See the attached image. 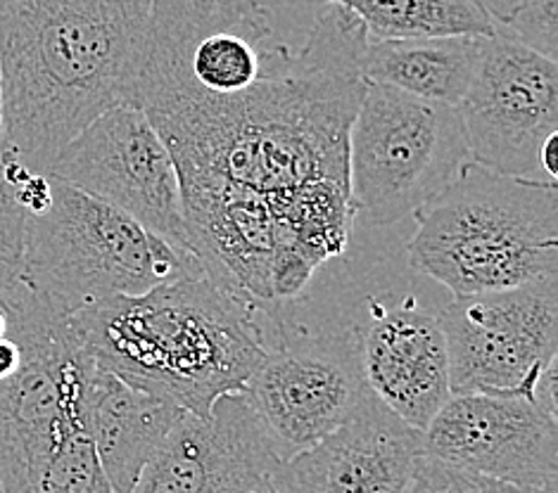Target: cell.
Instances as JSON below:
<instances>
[{"instance_id": "5bb4252c", "label": "cell", "mask_w": 558, "mask_h": 493, "mask_svg": "<svg viewBox=\"0 0 558 493\" xmlns=\"http://www.w3.org/2000/svg\"><path fill=\"white\" fill-rule=\"evenodd\" d=\"M423 456V432L368 392L354 416L281 463L286 493H407Z\"/></svg>"}, {"instance_id": "7a4b0ae2", "label": "cell", "mask_w": 558, "mask_h": 493, "mask_svg": "<svg viewBox=\"0 0 558 493\" xmlns=\"http://www.w3.org/2000/svg\"><path fill=\"white\" fill-rule=\"evenodd\" d=\"M155 0H0L8 155L48 173L93 119L136 104Z\"/></svg>"}, {"instance_id": "30bf717a", "label": "cell", "mask_w": 558, "mask_h": 493, "mask_svg": "<svg viewBox=\"0 0 558 493\" xmlns=\"http://www.w3.org/2000/svg\"><path fill=\"white\" fill-rule=\"evenodd\" d=\"M471 162L504 176L544 181L542 145L558 136L556 62L521 46L499 26L459 102Z\"/></svg>"}, {"instance_id": "603a6c76", "label": "cell", "mask_w": 558, "mask_h": 493, "mask_svg": "<svg viewBox=\"0 0 558 493\" xmlns=\"http://www.w3.org/2000/svg\"><path fill=\"white\" fill-rule=\"evenodd\" d=\"M8 157V145H5V131H3V82H0V164Z\"/></svg>"}, {"instance_id": "52a82bcc", "label": "cell", "mask_w": 558, "mask_h": 493, "mask_svg": "<svg viewBox=\"0 0 558 493\" xmlns=\"http://www.w3.org/2000/svg\"><path fill=\"white\" fill-rule=\"evenodd\" d=\"M437 321L451 394H518L556 410L558 275L451 297Z\"/></svg>"}, {"instance_id": "4fadbf2b", "label": "cell", "mask_w": 558, "mask_h": 493, "mask_svg": "<svg viewBox=\"0 0 558 493\" xmlns=\"http://www.w3.org/2000/svg\"><path fill=\"white\" fill-rule=\"evenodd\" d=\"M350 328L368 390L423 432L451 396L447 346L437 313L416 297H368Z\"/></svg>"}, {"instance_id": "484cf974", "label": "cell", "mask_w": 558, "mask_h": 493, "mask_svg": "<svg viewBox=\"0 0 558 493\" xmlns=\"http://www.w3.org/2000/svg\"><path fill=\"white\" fill-rule=\"evenodd\" d=\"M0 493H3V489H0Z\"/></svg>"}, {"instance_id": "9c48e42d", "label": "cell", "mask_w": 558, "mask_h": 493, "mask_svg": "<svg viewBox=\"0 0 558 493\" xmlns=\"http://www.w3.org/2000/svg\"><path fill=\"white\" fill-rule=\"evenodd\" d=\"M48 176L74 185L195 255L183 219L177 162L136 104L105 110L64 145Z\"/></svg>"}, {"instance_id": "277c9868", "label": "cell", "mask_w": 558, "mask_h": 493, "mask_svg": "<svg viewBox=\"0 0 558 493\" xmlns=\"http://www.w3.org/2000/svg\"><path fill=\"white\" fill-rule=\"evenodd\" d=\"M411 269L451 297L481 295L558 275V188L466 162L414 211Z\"/></svg>"}, {"instance_id": "d4e9b609", "label": "cell", "mask_w": 558, "mask_h": 493, "mask_svg": "<svg viewBox=\"0 0 558 493\" xmlns=\"http://www.w3.org/2000/svg\"><path fill=\"white\" fill-rule=\"evenodd\" d=\"M5 332H8V313H5L3 306H0V337H3Z\"/></svg>"}, {"instance_id": "44dd1931", "label": "cell", "mask_w": 558, "mask_h": 493, "mask_svg": "<svg viewBox=\"0 0 558 493\" xmlns=\"http://www.w3.org/2000/svg\"><path fill=\"white\" fill-rule=\"evenodd\" d=\"M22 366V346L20 342L5 332L0 337V380H8L15 375Z\"/></svg>"}, {"instance_id": "8992f818", "label": "cell", "mask_w": 558, "mask_h": 493, "mask_svg": "<svg viewBox=\"0 0 558 493\" xmlns=\"http://www.w3.org/2000/svg\"><path fill=\"white\" fill-rule=\"evenodd\" d=\"M466 162L459 108L366 84L348 138L354 225L388 229L414 217Z\"/></svg>"}, {"instance_id": "e0dca14e", "label": "cell", "mask_w": 558, "mask_h": 493, "mask_svg": "<svg viewBox=\"0 0 558 493\" xmlns=\"http://www.w3.org/2000/svg\"><path fill=\"white\" fill-rule=\"evenodd\" d=\"M350 8L374 41L495 36L497 22L477 0H318Z\"/></svg>"}, {"instance_id": "9a60e30c", "label": "cell", "mask_w": 558, "mask_h": 493, "mask_svg": "<svg viewBox=\"0 0 558 493\" xmlns=\"http://www.w3.org/2000/svg\"><path fill=\"white\" fill-rule=\"evenodd\" d=\"M181 412L179 406L93 363L86 384V420L100 468L114 493H131Z\"/></svg>"}, {"instance_id": "7402d4cb", "label": "cell", "mask_w": 558, "mask_h": 493, "mask_svg": "<svg viewBox=\"0 0 558 493\" xmlns=\"http://www.w3.org/2000/svg\"><path fill=\"white\" fill-rule=\"evenodd\" d=\"M485 8L487 15L495 20L497 24L509 22L518 10H521L527 0H477Z\"/></svg>"}, {"instance_id": "ffe728a7", "label": "cell", "mask_w": 558, "mask_h": 493, "mask_svg": "<svg viewBox=\"0 0 558 493\" xmlns=\"http://www.w3.org/2000/svg\"><path fill=\"white\" fill-rule=\"evenodd\" d=\"M26 214L0 173V301L22 280Z\"/></svg>"}, {"instance_id": "6da1fadb", "label": "cell", "mask_w": 558, "mask_h": 493, "mask_svg": "<svg viewBox=\"0 0 558 493\" xmlns=\"http://www.w3.org/2000/svg\"><path fill=\"white\" fill-rule=\"evenodd\" d=\"M368 41L350 8L322 3L304 46L267 50L262 76L243 93L141 90L136 104L177 162L183 219L221 205H259L276 219L281 249L290 209L310 185H350L348 138L366 90Z\"/></svg>"}, {"instance_id": "d6986e66", "label": "cell", "mask_w": 558, "mask_h": 493, "mask_svg": "<svg viewBox=\"0 0 558 493\" xmlns=\"http://www.w3.org/2000/svg\"><path fill=\"white\" fill-rule=\"evenodd\" d=\"M513 41L537 56L556 62L558 58V0H527L515 15L497 24Z\"/></svg>"}, {"instance_id": "ac0fdd59", "label": "cell", "mask_w": 558, "mask_h": 493, "mask_svg": "<svg viewBox=\"0 0 558 493\" xmlns=\"http://www.w3.org/2000/svg\"><path fill=\"white\" fill-rule=\"evenodd\" d=\"M407 493H556L549 489H535L507 482V479L487 477L457 465L421 456Z\"/></svg>"}, {"instance_id": "3957f363", "label": "cell", "mask_w": 558, "mask_h": 493, "mask_svg": "<svg viewBox=\"0 0 558 493\" xmlns=\"http://www.w3.org/2000/svg\"><path fill=\"white\" fill-rule=\"evenodd\" d=\"M259 309L209 273L72 313L90 361L181 410L207 416L267 356Z\"/></svg>"}, {"instance_id": "7c38bea8", "label": "cell", "mask_w": 558, "mask_h": 493, "mask_svg": "<svg viewBox=\"0 0 558 493\" xmlns=\"http://www.w3.org/2000/svg\"><path fill=\"white\" fill-rule=\"evenodd\" d=\"M281 458L243 392L207 416L183 410L131 493H245L276 477Z\"/></svg>"}, {"instance_id": "8fae6325", "label": "cell", "mask_w": 558, "mask_h": 493, "mask_svg": "<svg viewBox=\"0 0 558 493\" xmlns=\"http://www.w3.org/2000/svg\"><path fill=\"white\" fill-rule=\"evenodd\" d=\"M423 456L556 491V410L518 394H451L423 430Z\"/></svg>"}, {"instance_id": "ba28073f", "label": "cell", "mask_w": 558, "mask_h": 493, "mask_svg": "<svg viewBox=\"0 0 558 493\" xmlns=\"http://www.w3.org/2000/svg\"><path fill=\"white\" fill-rule=\"evenodd\" d=\"M368 392L352 328L312 335L283 323L243 390L281 460L336 432Z\"/></svg>"}, {"instance_id": "cb8c5ba5", "label": "cell", "mask_w": 558, "mask_h": 493, "mask_svg": "<svg viewBox=\"0 0 558 493\" xmlns=\"http://www.w3.org/2000/svg\"><path fill=\"white\" fill-rule=\"evenodd\" d=\"M245 493H286V489H283L281 484H278L276 477H271V479H267V482H262L259 486L250 489V491H245Z\"/></svg>"}, {"instance_id": "5b68a950", "label": "cell", "mask_w": 558, "mask_h": 493, "mask_svg": "<svg viewBox=\"0 0 558 493\" xmlns=\"http://www.w3.org/2000/svg\"><path fill=\"white\" fill-rule=\"evenodd\" d=\"M50 181L48 209L24 221L22 280L60 311L72 316L207 273L197 255L171 247L74 185Z\"/></svg>"}, {"instance_id": "2e32d148", "label": "cell", "mask_w": 558, "mask_h": 493, "mask_svg": "<svg viewBox=\"0 0 558 493\" xmlns=\"http://www.w3.org/2000/svg\"><path fill=\"white\" fill-rule=\"evenodd\" d=\"M485 38H371L362 56V76L366 84L388 86L407 96L459 108L481 64Z\"/></svg>"}]
</instances>
